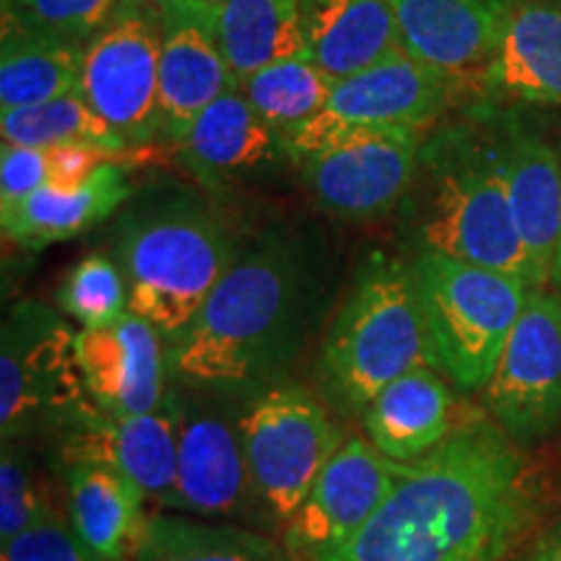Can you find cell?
<instances>
[{"label":"cell","mask_w":561,"mask_h":561,"mask_svg":"<svg viewBox=\"0 0 561 561\" xmlns=\"http://www.w3.org/2000/svg\"><path fill=\"white\" fill-rule=\"evenodd\" d=\"M543 507L520 445L489 419H462L405 466L371 520L331 561H507Z\"/></svg>","instance_id":"1"},{"label":"cell","mask_w":561,"mask_h":561,"mask_svg":"<svg viewBox=\"0 0 561 561\" xmlns=\"http://www.w3.org/2000/svg\"><path fill=\"white\" fill-rule=\"evenodd\" d=\"M318 294L310 250L289 234H265L240 252L191 328L167 346L172 382L229 401L278 385L305 346Z\"/></svg>","instance_id":"2"},{"label":"cell","mask_w":561,"mask_h":561,"mask_svg":"<svg viewBox=\"0 0 561 561\" xmlns=\"http://www.w3.org/2000/svg\"><path fill=\"white\" fill-rule=\"evenodd\" d=\"M227 216L193 195L138 203L117 224V257L130 312L172 346L240 257Z\"/></svg>","instance_id":"3"},{"label":"cell","mask_w":561,"mask_h":561,"mask_svg":"<svg viewBox=\"0 0 561 561\" xmlns=\"http://www.w3.org/2000/svg\"><path fill=\"white\" fill-rule=\"evenodd\" d=\"M419 164L430 178V198L416 227L419 252L507 273L541 289L543 278L512 219L500 138L455 125L424 140Z\"/></svg>","instance_id":"4"},{"label":"cell","mask_w":561,"mask_h":561,"mask_svg":"<svg viewBox=\"0 0 561 561\" xmlns=\"http://www.w3.org/2000/svg\"><path fill=\"white\" fill-rule=\"evenodd\" d=\"M416 367H434L416 278L409 263L375 257L322 339L314 367L320 392L333 409L364 413L390 382Z\"/></svg>","instance_id":"5"},{"label":"cell","mask_w":561,"mask_h":561,"mask_svg":"<svg viewBox=\"0 0 561 561\" xmlns=\"http://www.w3.org/2000/svg\"><path fill=\"white\" fill-rule=\"evenodd\" d=\"M434 367L460 390L486 388L530 286L507 273L419 252L411 263Z\"/></svg>","instance_id":"6"},{"label":"cell","mask_w":561,"mask_h":561,"mask_svg":"<svg viewBox=\"0 0 561 561\" xmlns=\"http://www.w3.org/2000/svg\"><path fill=\"white\" fill-rule=\"evenodd\" d=\"M240 434L257 500L280 530L346 442L325 403L294 382H278L244 401Z\"/></svg>","instance_id":"7"},{"label":"cell","mask_w":561,"mask_h":561,"mask_svg":"<svg viewBox=\"0 0 561 561\" xmlns=\"http://www.w3.org/2000/svg\"><path fill=\"white\" fill-rule=\"evenodd\" d=\"M66 318L42 301H21L0 335V437H53L89 401L79 348Z\"/></svg>","instance_id":"8"},{"label":"cell","mask_w":561,"mask_h":561,"mask_svg":"<svg viewBox=\"0 0 561 561\" xmlns=\"http://www.w3.org/2000/svg\"><path fill=\"white\" fill-rule=\"evenodd\" d=\"M458 87V79L401 50L362 73L335 81L325 107L284 138L286 153L301 161L367 133L426 130L450 107Z\"/></svg>","instance_id":"9"},{"label":"cell","mask_w":561,"mask_h":561,"mask_svg":"<svg viewBox=\"0 0 561 561\" xmlns=\"http://www.w3.org/2000/svg\"><path fill=\"white\" fill-rule=\"evenodd\" d=\"M161 5L133 0L87 45L81 94L128 146L161 136Z\"/></svg>","instance_id":"10"},{"label":"cell","mask_w":561,"mask_h":561,"mask_svg":"<svg viewBox=\"0 0 561 561\" xmlns=\"http://www.w3.org/2000/svg\"><path fill=\"white\" fill-rule=\"evenodd\" d=\"M167 396L178 419V512L240 520L263 510L244 458L240 409L182 385Z\"/></svg>","instance_id":"11"},{"label":"cell","mask_w":561,"mask_h":561,"mask_svg":"<svg viewBox=\"0 0 561 561\" xmlns=\"http://www.w3.org/2000/svg\"><path fill=\"white\" fill-rule=\"evenodd\" d=\"M491 421L530 442L561 421V297L530 289L525 310L483 388Z\"/></svg>","instance_id":"12"},{"label":"cell","mask_w":561,"mask_h":561,"mask_svg":"<svg viewBox=\"0 0 561 561\" xmlns=\"http://www.w3.org/2000/svg\"><path fill=\"white\" fill-rule=\"evenodd\" d=\"M424 130L367 133L301 159L305 185L322 210L339 219L390 214L419 174Z\"/></svg>","instance_id":"13"},{"label":"cell","mask_w":561,"mask_h":561,"mask_svg":"<svg viewBox=\"0 0 561 561\" xmlns=\"http://www.w3.org/2000/svg\"><path fill=\"white\" fill-rule=\"evenodd\" d=\"M409 462H396L369 439L343 442L284 528L294 561H331L371 520Z\"/></svg>","instance_id":"14"},{"label":"cell","mask_w":561,"mask_h":561,"mask_svg":"<svg viewBox=\"0 0 561 561\" xmlns=\"http://www.w3.org/2000/svg\"><path fill=\"white\" fill-rule=\"evenodd\" d=\"M50 439L60 468L102 462L128 476L149 502L178 510V419L170 396L140 416H112L89 398Z\"/></svg>","instance_id":"15"},{"label":"cell","mask_w":561,"mask_h":561,"mask_svg":"<svg viewBox=\"0 0 561 561\" xmlns=\"http://www.w3.org/2000/svg\"><path fill=\"white\" fill-rule=\"evenodd\" d=\"M234 87L237 81L216 39L214 0L161 5V138L180 144L195 117Z\"/></svg>","instance_id":"16"},{"label":"cell","mask_w":561,"mask_h":561,"mask_svg":"<svg viewBox=\"0 0 561 561\" xmlns=\"http://www.w3.org/2000/svg\"><path fill=\"white\" fill-rule=\"evenodd\" d=\"M83 385L89 398L112 416L157 411L167 398V343L136 312L76 335Z\"/></svg>","instance_id":"17"},{"label":"cell","mask_w":561,"mask_h":561,"mask_svg":"<svg viewBox=\"0 0 561 561\" xmlns=\"http://www.w3.org/2000/svg\"><path fill=\"white\" fill-rule=\"evenodd\" d=\"M403 50L460 83L483 81L507 30L512 0H382Z\"/></svg>","instance_id":"18"},{"label":"cell","mask_w":561,"mask_h":561,"mask_svg":"<svg viewBox=\"0 0 561 561\" xmlns=\"http://www.w3.org/2000/svg\"><path fill=\"white\" fill-rule=\"evenodd\" d=\"M504 185L517 234L538 276L551 280L561 240V164L546 140L520 125H507L500 136Z\"/></svg>","instance_id":"19"},{"label":"cell","mask_w":561,"mask_h":561,"mask_svg":"<svg viewBox=\"0 0 561 561\" xmlns=\"http://www.w3.org/2000/svg\"><path fill=\"white\" fill-rule=\"evenodd\" d=\"M455 396L439 369L416 367L364 409V432L385 458L413 462L455 432Z\"/></svg>","instance_id":"20"},{"label":"cell","mask_w":561,"mask_h":561,"mask_svg":"<svg viewBox=\"0 0 561 561\" xmlns=\"http://www.w3.org/2000/svg\"><path fill=\"white\" fill-rule=\"evenodd\" d=\"M307 55L335 81L401 53V32L382 0H299Z\"/></svg>","instance_id":"21"},{"label":"cell","mask_w":561,"mask_h":561,"mask_svg":"<svg viewBox=\"0 0 561 561\" xmlns=\"http://www.w3.org/2000/svg\"><path fill=\"white\" fill-rule=\"evenodd\" d=\"M180 151L201 180L221 182L273 164L284 157L286 146L242 89L234 87L195 117L180 140Z\"/></svg>","instance_id":"22"},{"label":"cell","mask_w":561,"mask_h":561,"mask_svg":"<svg viewBox=\"0 0 561 561\" xmlns=\"http://www.w3.org/2000/svg\"><path fill=\"white\" fill-rule=\"evenodd\" d=\"M483 87L510 100L561 104V0L515 3Z\"/></svg>","instance_id":"23"},{"label":"cell","mask_w":561,"mask_h":561,"mask_svg":"<svg viewBox=\"0 0 561 561\" xmlns=\"http://www.w3.org/2000/svg\"><path fill=\"white\" fill-rule=\"evenodd\" d=\"M68 494V520L91 551L107 561H128L144 536L149 515L146 494L102 462H68L60 468Z\"/></svg>","instance_id":"24"},{"label":"cell","mask_w":561,"mask_h":561,"mask_svg":"<svg viewBox=\"0 0 561 561\" xmlns=\"http://www.w3.org/2000/svg\"><path fill=\"white\" fill-rule=\"evenodd\" d=\"M130 198V182L123 167L102 164L94 178L79 187L45 185L0 216L3 237L19 248L42 250L53 242L70 240L115 214Z\"/></svg>","instance_id":"25"},{"label":"cell","mask_w":561,"mask_h":561,"mask_svg":"<svg viewBox=\"0 0 561 561\" xmlns=\"http://www.w3.org/2000/svg\"><path fill=\"white\" fill-rule=\"evenodd\" d=\"M214 30L237 87L273 62L307 55L299 0H214Z\"/></svg>","instance_id":"26"},{"label":"cell","mask_w":561,"mask_h":561,"mask_svg":"<svg viewBox=\"0 0 561 561\" xmlns=\"http://www.w3.org/2000/svg\"><path fill=\"white\" fill-rule=\"evenodd\" d=\"M83 58L87 47L76 42L3 30L0 110L32 107L81 91Z\"/></svg>","instance_id":"27"},{"label":"cell","mask_w":561,"mask_h":561,"mask_svg":"<svg viewBox=\"0 0 561 561\" xmlns=\"http://www.w3.org/2000/svg\"><path fill=\"white\" fill-rule=\"evenodd\" d=\"M133 561H294L286 546L229 523L151 515Z\"/></svg>","instance_id":"28"},{"label":"cell","mask_w":561,"mask_h":561,"mask_svg":"<svg viewBox=\"0 0 561 561\" xmlns=\"http://www.w3.org/2000/svg\"><path fill=\"white\" fill-rule=\"evenodd\" d=\"M3 144L55 149V146H89L107 157H115L128 144L96 115L81 91L32 107L0 112Z\"/></svg>","instance_id":"29"},{"label":"cell","mask_w":561,"mask_h":561,"mask_svg":"<svg viewBox=\"0 0 561 561\" xmlns=\"http://www.w3.org/2000/svg\"><path fill=\"white\" fill-rule=\"evenodd\" d=\"M333 87V76L325 73L310 55L273 62L240 83L242 94L280 138L312 121L331 100Z\"/></svg>","instance_id":"30"},{"label":"cell","mask_w":561,"mask_h":561,"mask_svg":"<svg viewBox=\"0 0 561 561\" xmlns=\"http://www.w3.org/2000/svg\"><path fill=\"white\" fill-rule=\"evenodd\" d=\"M133 0H16L3 11V30L42 34L87 47Z\"/></svg>","instance_id":"31"},{"label":"cell","mask_w":561,"mask_h":561,"mask_svg":"<svg viewBox=\"0 0 561 561\" xmlns=\"http://www.w3.org/2000/svg\"><path fill=\"white\" fill-rule=\"evenodd\" d=\"M58 305L83 328H102L130 312L128 286L121 265L104 255L76 263L58 289Z\"/></svg>","instance_id":"32"},{"label":"cell","mask_w":561,"mask_h":561,"mask_svg":"<svg viewBox=\"0 0 561 561\" xmlns=\"http://www.w3.org/2000/svg\"><path fill=\"white\" fill-rule=\"evenodd\" d=\"M53 502L34 471L26 439L3 442L0 455V541H9L32 523H37Z\"/></svg>","instance_id":"33"},{"label":"cell","mask_w":561,"mask_h":561,"mask_svg":"<svg viewBox=\"0 0 561 561\" xmlns=\"http://www.w3.org/2000/svg\"><path fill=\"white\" fill-rule=\"evenodd\" d=\"M0 561H107L81 541L58 507L0 543Z\"/></svg>","instance_id":"34"},{"label":"cell","mask_w":561,"mask_h":561,"mask_svg":"<svg viewBox=\"0 0 561 561\" xmlns=\"http://www.w3.org/2000/svg\"><path fill=\"white\" fill-rule=\"evenodd\" d=\"M50 185V153L32 146L3 144L0 153V216L9 214L34 191Z\"/></svg>","instance_id":"35"},{"label":"cell","mask_w":561,"mask_h":561,"mask_svg":"<svg viewBox=\"0 0 561 561\" xmlns=\"http://www.w3.org/2000/svg\"><path fill=\"white\" fill-rule=\"evenodd\" d=\"M47 153H50V185L62 191L83 185L112 159L89 146H55V149H47Z\"/></svg>","instance_id":"36"},{"label":"cell","mask_w":561,"mask_h":561,"mask_svg":"<svg viewBox=\"0 0 561 561\" xmlns=\"http://www.w3.org/2000/svg\"><path fill=\"white\" fill-rule=\"evenodd\" d=\"M525 561H561V523L551 525L549 530L538 536Z\"/></svg>","instance_id":"37"},{"label":"cell","mask_w":561,"mask_h":561,"mask_svg":"<svg viewBox=\"0 0 561 561\" xmlns=\"http://www.w3.org/2000/svg\"><path fill=\"white\" fill-rule=\"evenodd\" d=\"M551 280H553V284H557V286H561V240H559V250H557V261H553Z\"/></svg>","instance_id":"38"},{"label":"cell","mask_w":561,"mask_h":561,"mask_svg":"<svg viewBox=\"0 0 561 561\" xmlns=\"http://www.w3.org/2000/svg\"><path fill=\"white\" fill-rule=\"evenodd\" d=\"M13 3H16V0H0V9H3V11H9Z\"/></svg>","instance_id":"39"},{"label":"cell","mask_w":561,"mask_h":561,"mask_svg":"<svg viewBox=\"0 0 561 561\" xmlns=\"http://www.w3.org/2000/svg\"><path fill=\"white\" fill-rule=\"evenodd\" d=\"M159 5H170V3H178V0H157Z\"/></svg>","instance_id":"40"}]
</instances>
